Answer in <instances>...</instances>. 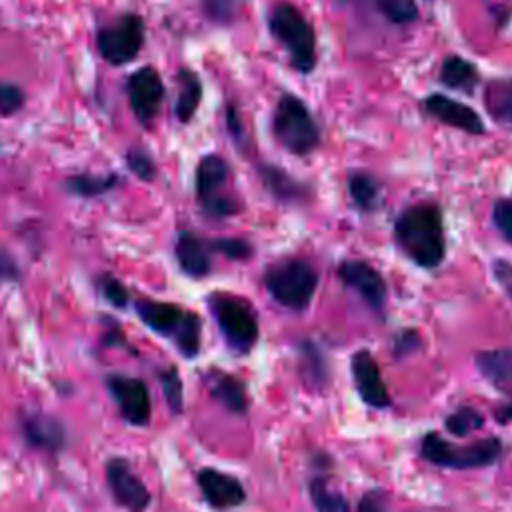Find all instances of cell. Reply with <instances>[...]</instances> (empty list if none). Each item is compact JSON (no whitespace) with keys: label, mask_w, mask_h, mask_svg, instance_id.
<instances>
[{"label":"cell","mask_w":512,"mask_h":512,"mask_svg":"<svg viewBox=\"0 0 512 512\" xmlns=\"http://www.w3.org/2000/svg\"><path fill=\"white\" fill-rule=\"evenodd\" d=\"M394 234L404 254L418 266L434 268L442 262L446 240L442 214L434 204H418L402 212Z\"/></svg>","instance_id":"6da1fadb"},{"label":"cell","mask_w":512,"mask_h":512,"mask_svg":"<svg viewBox=\"0 0 512 512\" xmlns=\"http://www.w3.org/2000/svg\"><path fill=\"white\" fill-rule=\"evenodd\" d=\"M268 28L286 48L292 66L310 74L316 66V34L306 16L294 4L280 2L268 14Z\"/></svg>","instance_id":"7a4b0ae2"},{"label":"cell","mask_w":512,"mask_h":512,"mask_svg":"<svg viewBox=\"0 0 512 512\" xmlns=\"http://www.w3.org/2000/svg\"><path fill=\"white\" fill-rule=\"evenodd\" d=\"M264 288L284 308L302 312L310 306L318 288V272L300 258H286L274 262L264 272Z\"/></svg>","instance_id":"3957f363"},{"label":"cell","mask_w":512,"mask_h":512,"mask_svg":"<svg viewBox=\"0 0 512 512\" xmlns=\"http://www.w3.org/2000/svg\"><path fill=\"white\" fill-rule=\"evenodd\" d=\"M272 130L276 140L292 154L306 156L320 142V130L306 108L294 94H282L272 114Z\"/></svg>","instance_id":"277c9868"},{"label":"cell","mask_w":512,"mask_h":512,"mask_svg":"<svg viewBox=\"0 0 512 512\" xmlns=\"http://www.w3.org/2000/svg\"><path fill=\"white\" fill-rule=\"evenodd\" d=\"M208 302L228 346L246 354L258 340V320L252 306L230 294H212Z\"/></svg>","instance_id":"5b68a950"},{"label":"cell","mask_w":512,"mask_h":512,"mask_svg":"<svg viewBox=\"0 0 512 512\" xmlns=\"http://www.w3.org/2000/svg\"><path fill=\"white\" fill-rule=\"evenodd\" d=\"M502 444L498 438H484L464 448L448 444L438 434L430 432L422 440V454L426 460L438 466L450 468H480L492 464L500 456Z\"/></svg>","instance_id":"8992f818"},{"label":"cell","mask_w":512,"mask_h":512,"mask_svg":"<svg viewBox=\"0 0 512 512\" xmlns=\"http://www.w3.org/2000/svg\"><path fill=\"white\" fill-rule=\"evenodd\" d=\"M144 44V20L138 14H122L112 24L98 30L96 46L100 56L114 64L122 66L132 62Z\"/></svg>","instance_id":"52a82bcc"},{"label":"cell","mask_w":512,"mask_h":512,"mask_svg":"<svg viewBox=\"0 0 512 512\" xmlns=\"http://www.w3.org/2000/svg\"><path fill=\"white\" fill-rule=\"evenodd\" d=\"M128 100L136 120L150 126L158 116L164 100V84L156 68L142 66L128 78Z\"/></svg>","instance_id":"ba28073f"},{"label":"cell","mask_w":512,"mask_h":512,"mask_svg":"<svg viewBox=\"0 0 512 512\" xmlns=\"http://www.w3.org/2000/svg\"><path fill=\"white\" fill-rule=\"evenodd\" d=\"M106 482L114 500L130 512H144L150 504V492L144 482L132 472L122 458H112L106 464Z\"/></svg>","instance_id":"9c48e42d"},{"label":"cell","mask_w":512,"mask_h":512,"mask_svg":"<svg viewBox=\"0 0 512 512\" xmlns=\"http://www.w3.org/2000/svg\"><path fill=\"white\" fill-rule=\"evenodd\" d=\"M108 388H110L124 420H128L130 424H136V426H144L150 420V412H152L150 394L142 380L112 374L108 378Z\"/></svg>","instance_id":"30bf717a"},{"label":"cell","mask_w":512,"mask_h":512,"mask_svg":"<svg viewBox=\"0 0 512 512\" xmlns=\"http://www.w3.org/2000/svg\"><path fill=\"white\" fill-rule=\"evenodd\" d=\"M338 276L346 286L356 290L374 310H380L384 306L386 282L368 262L346 260L338 266Z\"/></svg>","instance_id":"8fae6325"},{"label":"cell","mask_w":512,"mask_h":512,"mask_svg":"<svg viewBox=\"0 0 512 512\" xmlns=\"http://www.w3.org/2000/svg\"><path fill=\"white\" fill-rule=\"evenodd\" d=\"M352 376H354V382H356V388H358L362 400L368 406H374V408L388 406L390 396H388L386 384L382 382L378 364L368 350H358L354 354Z\"/></svg>","instance_id":"7c38bea8"},{"label":"cell","mask_w":512,"mask_h":512,"mask_svg":"<svg viewBox=\"0 0 512 512\" xmlns=\"http://www.w3.org/2000/svg\"><path fill=\"white\" fill-rule=\"evenodd\" d=\"M424 108L428 114H432L434 118H438L440 122L454 126L458 130L470 132V134H482L484 132V124L480 120V116L466 104H460L458 100H452L444 94H432L426 98Z\"/></svg>","instance_id":"4fadbf2b"},{"label":"cell","mask_w":512,"mask_h":512,"mask_svg":"<svg viewBox=\"0 0 512 512\" xmlns=\"http://www.w3.org/2000/svg\"><path fill=\"white\" fill-rule=\"evenodd\" d=\"M22 434L30 446L46 452H58L66 444V430L62 422L42 412H28L22 416Z\"/></svg>","instance_id":"5bb4252c"},{"label":"cell","mask_w":512,"mask_h":512,"mask_svg":"<svg viewBox=\"0 0 512 512\" xmlns=\"http://www.w3.org/2000/svg\"><path fill=\"white\" fill-rule=\"evenodd\" d=\"M198 486L204 498L216 508H232L242 504L246 498L242 484L234 476L214 468H202L198 472Z\"/></svg>","instance_id":"9a60e30c"},{"label":"cell","mask_w":512,"mask_h":512,"mask_svg":"<svg viewBox=\"0 0 512 512\" xmlns=\"http://www.w3.org/2000/svg\"><path fill=\"white\" fill-rule=\"evenodd\" d=\"M136 312L140 320L152 328L158 334L174 338L178 330L182 328L188 310H182L176 304L170 302H158V300H138L136 302Z\"/></svg>","instance_id":"2e32d148"},{"label":"cell","mask_w":512,"mask_h":512,"mask_svg":"<svg viewBox=\"0 0 512 512\" xmlns=\"http://www.w3.org/2000/svg\"><path fill=\"white\" fill-rule=\"evenodd\" d=\"M210 250H212L210 244L200 240L192 232H180L174 244V254L180 264V270L192 278H202L210 272L212 268Z\"/></svg>","instance_id":"e0dca14e"},{"label":"cell","mask_w":512,"mask_h":512,"mask_svg":"<svg viewBox=\"0 0 512 512\" xmlns=\"http://www.w3.org/2000/svg\"><path fill=\"white\" fill-rule=\"evenodd\" d=\"M230 176V166L228 162L218 156V154H204L196 166L194 174V186H196V196L198 202H204L226 184Z\"/></svg>","instance_id":"ac0fdd59"},{"label":"cell","mask_w":512,"mask_h":512,"mask_svg":"<svg viewBox=\"0 0 512 512\" xmlns=\"http://www.w3.org/2000/svg\"><path fill=\"white\" fill-rule=\"evenodd\" d=\"M206 382L210 386L212 396L222 406H226L230 412L242 414L246 410V404H248L246 388H244V384L236 376L226 374L222 370H210L208 376H206Z\"/></svg>","instance_id":"d6986e66"},{"label":"cell","mask_w":512,"mask_h":512,"mask_svg":"<svg viewBox=\"0 0 512 512\" xmlns=\"http://www.w3.org/2000/svg\"><path fill=\"white\" fill-rule=\"evenodd\" d=\"M262 184L268 188V192L278 198L280 202H304L308 192L306 186L294 180L288 172H284L280 166L274 164H262L258 168Z\"/></svg>","instance_id":"ffe728a7"},{"label":"cell","mask_w":512,"mask_h":512,"mask_svg":"<svg viewBox=\"0 0 512 512\" xmlns=\"http://www.w3.org/2000/svg\"><path fill=\"white\" fill-rule=\"evenodd\" d=\"M178 80H180V92L176 98L174 114L182 124H188L198 110V104L202 98V82L198 74L192 72L190 68H182L178 72Z\"/></svg>","instance_id":"44dd1931"},{"label":"cell","mask_w":512,"mask_h":512,"mask_svg":"<svg viewBox=\"0 0 512 512\" xmlns=\"http://www.w3.org/2000/svg\"><path fill=\"white\" fill-rule=\"evenodd\" d=\"M120 182L118 174H74L64 180V188L76 196L82 198H96L112 188H116Z\"/></svg>","instance_id":"7402d4cb"},{"label":"cell","mask_w":512,"mask_h":512,"mask_svg":"<svg viewBox=\"0 0 512 512\" xmlns=\"http://www.w3.org/2000/svg\"><path fill=\"white\" fill-rule=\"evenodd\" d=\"M478 370L494 384H508L512 382V350L498 348L486 350L476 358Z\"/></svg>","instance_id":"603a6c76"},{"label":"cell","mask_w":512,"mask_h":512,"mask_svg":"<svg viewBox=\"0 0 512 512\" xmlns=\"http://www.w3.org/2000/svg\"><path fill=\"white\" fill-rule=\"evenodd\" d=\"M440 80L448 88L470 92L476 86V82H478V72H476V68L468 60H464L460 56H448L442 62Z\"/></svg>","instance_id":"cb8c5ba5"},{"label":"cell","mask_w":512,"mask_h":512,"mask_svg":"<svg viewBox=\"0 0 512 512\" xmlns=\"http://www.w3.org/2000/svg\"><path fill=\"white\" fill-rule=\"evenodd\" d=\"M484 104L496 120L512 124V80L490 82L484 90Z\"/></svg>","instance_id":"d4e9b609"},{"label":"cell","mask_w":512,"mask_h":512,"mask_svg":"<svg viewBox=\"0 0 512 512\" xmlns=\"http://www.w3.org/2000/svg\"><path fill=\"white\" fill-rule=\"evenodd\" d=\"M310 498L316 512H348L346 498L332 490L324 478H314L310 482Z\"/></svg>","instance_id":"484cf974"},{"label":"cell","mask_w":512,"mask_h":512,"mask_svg":"<svg viewBox=\"0 0 512 512\" xmlns=\"http://www.w3.org/2000/svg\"><path fill=\"white\" fill-rule=\"evenodd\" d=\"M348 190H350L354 204L362 210H372L378 204L380 188H378L376 180L364 172H354L348 178Z\"/></svg>","instance_id":"4316f807"},{"label":"cell","mask_w":512,"mask_h":512,"mask_svg":"<svg viewBox=\"0 0 512 512\" xmlns=\"http://www.w3.org/2000/svg\"><path fill=\"white\" fill-rule=\"evenodd\" d=\"M200 330H202V324H200L198 316L188 312L182 328L174 336V342H176L182 356L194 358L198 354V350H200Z\"/></svg>","instance_id":"83f0119b"},{"label":"cell","mask_w":512,"mask_h":512,"mask_svg":"<svg viewBox=\"0 0 512 512\" xmlns=\"http://www.w3.org/2000/svg\"><path fill=\"white\" fill-rule=\"evenodd\" d=\"M444 424H446L448 432H452L454 436H464V434L480 428L484 424V420L478 410L466 406V408H458L456 412H452Z\"/></svg>","instance_id":"f1b7e54d"},{"label":"cell","mask_w":512,"mask_h":512,"mask_svg":"<svg viewBox=\"0 0 512 512\" xmlns=\"http://www.w3.org/2000/svg\"><path fill=\"white\" fill-rule=\"evenodd\" d=\"M374 2L378 10L394 24H408L418 16L414 0H374Z\"/></svg>","instance_id":"f546056e"},{"label":"cell","mask_w":512,"mask_h":512,"mask_svg":"<svg viewBox=\"0 0 512 512\" xmlns=\"http://www.w3.org/2000/svg\"><path fill=\"white\" fill-rule=\"evenodd\" d=\"M24 102H26V94L18 84L0 80V116L2 118L14 116L16 112H20L24 108Z\"/></svg>","instance_id":"4dcf8cb0"},{"label":"cell","mask_w":512,"mask_h":512,"mask_svg":"<svg viewBox=\"0 0 512 512\" xmlns=\"http://www.w3.org/2000/svg\"><path fill=\"white\" fill-rule=\"evenodd\" d=\"M202 12L210 22L228 26L236 16V0H202Z\"/></svg>","instance_id":"1f68e13d"},{"label":"cell","mask_w":512,"mask_h":512,"mask_svg":"<svg viewBox=\"0 0 512 512\" xmlns=\"http://www.w3.org/2000/svg\"><path fill=\"white\" fill-rule=\"evenodd\" d=\"M214 252L224 254L230 260H244L252 254V246L242 238H216L208 242Z\"/></svg>","instance_id":"d6a6232c"},{"label":"cell","mask_w":512,"mask_h":512,"mask_svg":"<svg viewBox=\"0 0 512 512\" xmlns=\"http://www.w3.org/2000/svg\"><path fill=\"white\" fill-rule=\"evenodd\" d=\"M160 380H162V390H164L166 402H168V406L172 408V412H174V414L182 412L184 400H182V382H180L178 372H176L174 368H168V370L160 376Z\"/></svg>","instance_id":"836d02e7"},{"label":"cell","mask_w":512,"mask_h":512,"mask_svg":"<svg viewBox=\"0 0 512 512\" xmlns=\"http://www.w3.org/2000/svg\"><path fill=\"white\" fill-rule=\"evenodd\" d=\"M126 164L128 168L144 182H150L154 176H156V166H154V160L142 152V150H128L126 154Z\"/></svg>","instance_id":"e575fe53"},{"label":"cell","mask_w":512,"mask_h":512,"mask_svg":"<svg viewBox=\"0 0 512 512\" xmlns=\"http://www.w3.org/2000/svg\"><path fill=\"white\" fill-rule=\"evenodd\" d=\"M100 290H102L104 298H106L112 306L124 308V306L128 304V290H126V286H124L118 278H114V276H110V274H104V276L100 278Z\"/></svg>","instance_id":"d590c367"},{"label":"cell","mask_w":512,"mask_h":512,"mask_svg":"<svg viewBox=\"0 0 512 512\" xmlns=\"http://www.w3.org/2000/svg\"><path fill=\"white\" fill-rule=\"evenodd\" d=\"M494 224L498 226L500 234L512 244V198L498 200L492 210Z\"/></svg>","instance_id":"8d00e7d4"},{"label":"cell","mask_w":512,"mask_h":512,"mask_svg":"<svg viewBox=\"0 0 512 512\" xmlns=\"http://www.w3.org/2000/svg\"><path fill=\"white\" fill-rule=\"evenodd\" d=\"M204 212L210 216V218H228L232 214H236L238 206H236V200L234 198H228V196H212L204 202H200Z\"/></svg>","instance_id":"74e56055"},{"label":"cell","mask_w":512,"mask_h":512,"mask_svg":"<svg viewBox=\"0 0 512 512\" xmlns=\"http://www.w3.org/2000/svg\"><path fill=\"white\" fill-rule=\"evenodd\" d=\"M494 274H496L498 282L504 286V290L508 292V296L512 298V266H510L508 262L500 260V262H496V266H494Z\"/></svg>","instance_id":"f35d334b"},{"label":"cell","mask_w":512,"mask_h":512,"mask_svg":"<svg viewBox=\"0 0 512 512\" xmlns=\"http://www.w3.org/2000/svg\"><path fill=\"white\" fill-rule=\"evenodd\" d=\"M358 512H386L382 496L376 494V492L364 494V498L358 504Z\"/></svg>","instance_id":"ab89813d"},{"label":"cell","mask_w":512,"mask_h":512,"mask_svg":"<svg viewBox=\"0 0 512 512\" xmlns=\"http://www.w3.org/2000/svg\"><path fill=\"white\" fill-rule=\"evenodd\" d=\"M0 278L2 280H16L18 278V266L12 260L10 254L0 252Z\"/></svg>","instance_id":"60d3db41"},{"label":"cell","mask_w":512,"mask_h":512,"mask_svg":"<svg viewBox=\"0 0 512 512\" xmlns=\"http://www.w3.org/2000/svg\"><path fill=\"white\" fill-rule=\"evenodd\" d=\"M226 124H228V130L232 134L234 140H240L242 138V122L238 118V112L234 106H226Z\"/></svg>","instance_id":"b9f144b4"}]
</instances>
